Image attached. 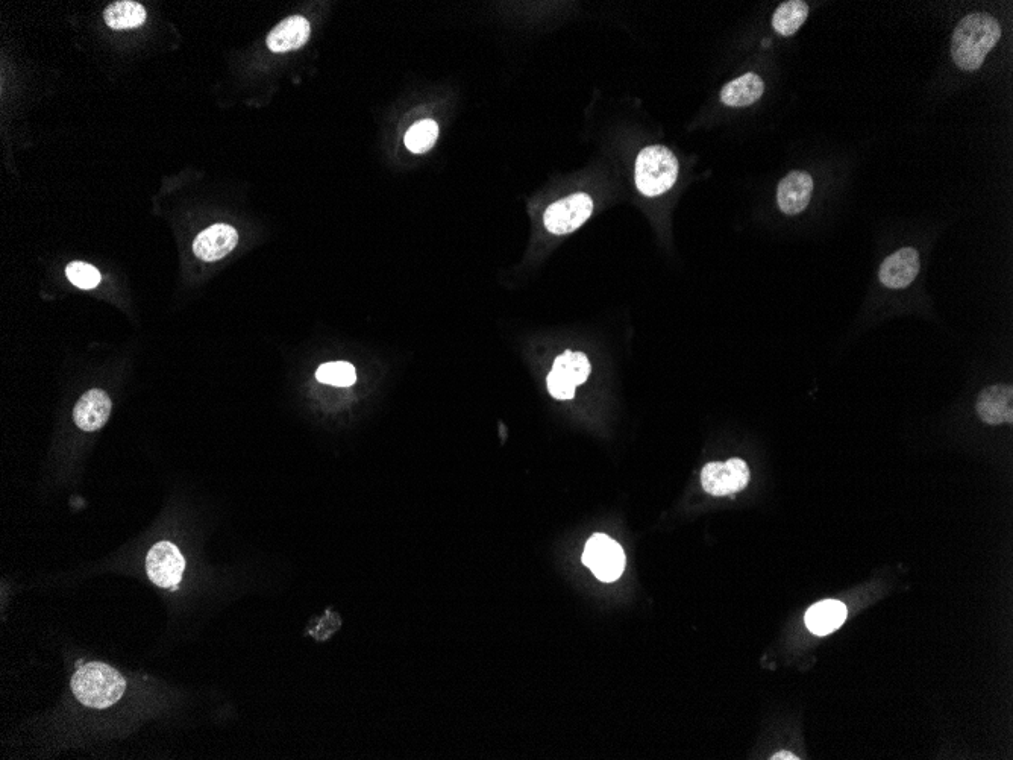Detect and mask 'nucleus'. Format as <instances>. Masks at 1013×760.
Masks as SVG:
<instances>
[{
	"label": "nucleus",
	"instance_id": "1",
	"mask_svg": "<svg viewBox=\"0 0 1013 760\" xmlns=\"http://www.w3.org/2000/svg\"><path fill=\"white\" fill-rule=\"evenodd\" d=\"M1000 37V23L991 14L973 13L963 17L954 29L951 41L954 63L965 72L980 69Z\"/></svg>",
	"mask_w": 1013,
	"mask_h": 760
},
{
	"label": "nucleus",
	"instance_id": "2",
	"mask_svg": "<svg viewBox=\"0 0 1013 760\" xmlns=\"http://www.w3.org/2000/svg\"><path fill=\"white\" fill-rule=\"evenodd\" d=\"M72 691L82 706L107 709L125 694L126 680L107 663L88 662L73 674Z\"/></svg>",
	"mask_w": 1013,
	"mask_h": 760
},
{
	"label": "nucleus",
	"instance_id": "3",
	"mask_svg": "<svg viewBox=\"0 0 1013 760\" xmlns=\"http://www.w3.org/2000/svg\"><path fill=\"white\" fill-rule=\"evenodd\" d=\"M636 187L643 196L656 198L671 190L678 178L677 157L665 146H648L637 155Z\"/></svg>",
	"mask_w": 1013,
	"mask_h": 760
},
{
	"label": "nucleus",
	"instance_id": "4",
	"mask_svg": "<svg viewBox=\"0 0 1013 760\" xmlns=\"http://www.w3.org/2000/svg\"><path fill=\"white\" fill-rule=\"evenodd\" d=\"M581 559H583L584 565L595 574V577L604 583L618 580L627 565L621 545L606 534L600 533L593 534L592 538L587 541Z\"/></svg>",
	"mask_w": 1013,
	"mask_h": 760
},
{
	"label": "nucleus",
	"instance_id": "5",
	"mask_svg": "<svg viewBox=\"0 0 1013 760\" xmlns=\"http://www.w3.org/2000/svg\"><path fill=\"white\" fill-rule=\"evenodd\" d=\"M593 201L586 193H574L549 205L543 216L546 230L556 236L574 233L592 216Z\"/></svg>",
	"mask_w": 1013,
	"mask_h": 760
},
{
	"label": "nucleus",
	"instance_id": "6",
	"mask_svg": "<svg viewBox=\"0 0 1013 760\" xmlns=\"http://www.w3.org/2000/svg\"><path fill=\"white\" fill-rule=\"evenodd\" d=\"M186 571V559L172 542L161 541L151 548L146 557L149 580L158 588L175 591Z\"/></svg>",
	"mask_w": 1013,
	"mask_h": 760
},
{
	"label": "nucleus",
	"instance_id": "7",
	"mask_svg": "<svg viewBox=\"0 0 1013 760\" xmlns=\"http://www.w3.org/2000/svg\"><path fill=\"white\" fill-rule=\"evenodd\" d=\"M750 483V468L742 459L709 463L701 471V484L713 497L738 494Z\"/></svg>",
	"mask_w": 1013,
	"mask_h": 760
},
{
	"label": "nucleus",
	"instance_id": "8",
	"mask_svg": "<svg viewBox=\"0 0 1013 760\" xmlns=\"http://www.w3.org/2000/svg\"><path fill=\"white\" fill-rule=\"evenodd\" d=\"M919 254L913 248H903L883 261L880 281L888 289H906L919 274Z\"/></svg>",
	"mask_w": 1013,
	"mask_h": 760
},
{
	"label": "nucleus",
	"instance_id": "9",
	"mask_svg": "<svg viewBox=\"0 0 1013 760\" xmlns=\"http://www.w3.org/2000/svg\"><path fill=\"white\" fill-rule=\"evenodd\" d=\"M239 243V233L236 228L229 227L225 223H217L207 228L196 237L193 243V252L201 260L217 261L229 254Z\"/></svg>",
	"mask_w": 1013,
	"mask_h": 760
},
{
	"label": "nucleus",
	"instance_id": "10",
	"mask_svg": "<svg viewBox=\"0 0 1013 760\" xmlns=\"http://www.w3.org/2000/svg\"><path fill=\"white\" fill-rule=\"evenodd\" d=\"M813 193L812 176L806 172H791L778 184V207L788 216L803 213Z\"/></svg>",
	"mask_w": 1013,
	"mask_h": 760
},
{
	"label": "nucleus",
	"instance_id": "11",
	"mask_svg": "<svg viewBox=\"0 0 1013 760\" xmlns=\"http://www.w3.org/2000/svg\"><path fill=\"white\" fill-rule=\"evenodd\" d=\"M111 409L113 404L104 390H88L76 402L73 421L82 431H98L107 424Z\"/></svg>",
	"mask_w": 1013,
	"mask_h": 760
},
{
	"label": "nucleus",
	"instance_id": "12",
	"mask_svg": "<svg viewBox=\"0 0 1013 760\" xmlns=\"http://www.w3.org/2000/svg\"><path fill=\"white\" fill-rule=\"evenodd\" d=\"M977 413L989 425L1010 424L1013 421L1012 386L986 387L977 399Z\"/></svg>",
	"mask_w": 1013,
	"mask_h": 760
},
{
	"label": "nucleus",
	"instance_id": "13",
	"mask_svg": "<svg viewBox=\"0 0 1013 760\" xmlns=\"http://www.w3.org/2000/svg\"><path fill=\"white\" fill-rule=\"evenodd\" d=\"M310 34L311 26L305 17H289V19L283 20L280 25H276L267 35V48L273 54L296 51L307 44Z\"/></svg>",
	"mask_w": 1013,
	"mask_h": 760
},
{
	"label": "nucleus",
	"instance_id": "14",
	"mask_svg": "<svg viewBox=\"0 0 1013 760\" xmlns=\"http://www.w3.org/2000/svg\"><path fill=\"white\" fill-rule=\"evenodd\" d=\"M847 607L836 600H824L810 607L804 616L807 629L818 636H825L838 630L847 619Z\"/></svg>",
	"mask_w": 1013,
	"mask_h": 760
},
{
	"label": "nucleus",
	"instance_id": "15",
	"mask_svg": "<svg viewBox=\"0 0 1013 760\" xmlns=\"http://www.w3.org/2000/svg\"><path fill=\"white\" fill-rule=\"evenodd\" d=\"M765 92V82L756 73H747L741 78L728 82L721 92V101L727 107H750L759 101Z\"/></svg>",
	"mask_w": 1013,
	"mask_h": 760
},
{
	"label": "nucleus",
	"instance_id": "16",
	"mask_svg": "<svg viewBox=\"0 0 1013 760\" xmlns=\"http://www.w3.org/2000/svg\"><path fill=\"white\" fill-rule=\"evenodd\" d=\"M809 16V5L803 0H789L781 4L772 17V26L783 37L794 35Z\"/></svg>",
	"mask_w": 1013,
	"mask_h": 760
},
{
	"label": "nucleus",
	"instance_id": "17",
	"mask_svg": "<svg viewBox=\"0 0 1013 760\" xmlns=\"http://www.w3.org/2000/svg\"><path fill=\"white\" fill-rule=\"evenodd\" d=\"M105 22L113 29H132L146 22V10L143 5L132 0H122L110 5L104 13Z\"/></svg>",
	"mask_w": 1013,
	"mask_h": 760
},
{
	"label": "nucleus",
	"instance_id": "18",
	"mask_svg": "<svg viewBox=\"0 0 1013 760\" xmlns=\"http://www.w3.org/2000/svg\"><path fill=\"white\" fill-rule=\"evenodd\" d=\"M552 372H556L559 377L565 378L577 387L586 383L589 378L590 363L583 352L566 351L557 357Z\"/></svg>",
	"mask_w": 1013,
	"mask_h": 760
},
{
	"label": "nucleus",
	"instance_id": "19",
	"mask_svg": "<svg viewBox=\"0 0 1013 760\" xmlns=\"http://www.w3.org/2000/svg\"><path fill=\"white\" fill-rule=\"evenodd\" d=\"M439 137V126L434 120L425 119L414 123L405 134V146L413 154H425L436 145Z\"/></svg>",
	"mask_w": 1013,
	"mask_h": 760
},
{
	"label": "nucleus",
	"instance_id": "20",
	"mask_svg": "<svg viewBox=\"0 0 1013 760\" xmlns=\"http://www.w3.org/2000/svg\"><path fill=\"white\" fill-rule=\"evenodd\" d=\"M316 380L330 386L351 387L357 381V372L348 362L325 363L317 369Z\"/></svg>",
	"mask_w": 1013,
	"mask_h": 760
},
{
	"label": "nucleus",
	"instance_id": "21",
	"mask_svg": "<svg viewBox=\"0 0 1013 760\" xmlns=\"http://www.w3.org/2000/svg\"><path fill=\"white\" fill-rule=\"evenodd\" d=\"M66 274L70 283L75 284L76 287L82 290L95 289L101 283V274H99L98 269L91 266V264L82 263V261L70 263L67 266Z\"/></svg>",
	"mask_w": 1013,
	"mask_h": 760
},
{
	"label": "nucleus",
	"instance_id": "22",
	"mask_svg": "<svg viewBox=\"0 0 1013 760\" xmlns=\"http://www.w3.org/2000/svg\"><path fill=\"white\" fill-rule=\"evenodd\" d=\"M546 384H548L549 393L560 401H568L575 396L574 384L566 381L565 378L559 377L556 372H552L546 378Z\"/></svg>",
	"mask_w": 1013,
	"mask_h": 760
},
{
	"label": "nucleus",
	"instance_id": "23",
	"mask_svg": "<svg viewBox=\"0 0 1013 760\" xmlns=\"http://www.w3.org/2000/svg\"><path fill=\"white\" fill-rule=\"evenodd\" d=\"M771 759L772 760H785V759L786 760H797L798 757L795 756V754L788 753V751H780V753H775L774 756L771 757Z\"/></svg>",
	"mask_w": 1013,
	"mask_h": 760
}]
</instances>
